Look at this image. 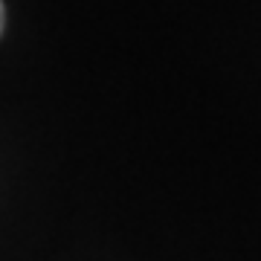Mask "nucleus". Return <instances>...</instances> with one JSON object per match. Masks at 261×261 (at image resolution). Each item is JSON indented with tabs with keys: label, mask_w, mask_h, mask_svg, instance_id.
<instances>
[{
	"label": "nucleus",
	"mask_w": 261,
	"mask_h": 261,
	"mask_svg": "<svg viewBox=\"0 0 261 261\" xmlns=\"http://www.w3.org/2000/svg\"><path fill=\"white\" fill-rule=\"evenodd\" d=\"M0 35H3V0H0Z\"/></svg>",
	"instance_id": "obj_1"
}]
</instances>
